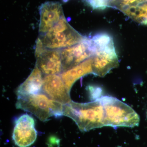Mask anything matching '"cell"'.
Returning <instances> with one entry per match:
<instances>
[{"label": "cell", "mask_w": 147, "mask_h": 147, "mask_svg": "<svg viewBox=\"0 0 147 147\" xmlns=\"http://www.w3.org/2000/svg\"><path fill=\"white\" fill-rule=\"evenodd\" d=\"M63 115L72 119L82 131L105 126V112L99 98L87 103L71 101L64 105Z\"/></svg>", "instance_id": "cell-1"}, {"label": "cell", "mask_w": 147, "mask_h": 147, "mask_svg": "<svg viewBox=\"0 0 147 147\" xmlns=\"http://www.w3.org/2000/svg\"><path fill=\"white\" fill-rule=\"evenodd\" d=\"M63 106L51 99L44 93L18 96L16 108L34 115L40 120L45 122L52 117L63 116Z\"/></svg>", "instance_id": "cell-2"}, {"label": "cell", "mask_w": 147, "mask_h": 147, "mask_svg": "<svg viewBox=\"0 0 147 147\" xmlns=\"http://www.w3.org/2000/svg\"><path fill=\"white\" fill-rule=\"evenodd\" d=\"M99 99L105 112V126L134 127L139 125V115L130 106L112 96H103Z\"/></svg>", "instance_id": "cell-3"}, {"label": "cell", "mask_w": 147, "mask_h": 147, "mask_svg": "<svg viewBox=\"0 0 147 147\" xmlns=\"http://www.w3.org/2000/svg\"><path fill=\"white\" fill-rule=\"evenodd\" d=\"M39 38L46 48L62 50L79 43L85 37L73 29L64 16L55 26Z\"/></svg>", "instance_id": "cell-4"}, {"label": "cell", "mask_w": 147, "mask_h": 147, "mask_svg": "<svg viewBox=\"0 0 147 147\" xmlns=\"http://www.w3.org/2000/svg\"><path fill=\"white\" fill-rule=\"evenodd\" d=\"M97 47L92 39L85 37L76 45L61 50L63 71L76 66L95 54Z\"/></svg>", "instance_id": "cell-5"}, {"label": "cell", "mask_w": 147, "mask_h": 147, "mask_svg": "<svg viewBox=\"0 0 147 147\" xmlns=\"http://www.w3.org/2000/svg\"><path fill=\"white\" fill-rule=\"evenodd\" d=\"M35 55L37 66L43 74H60L63 72L61 50L46 48L43 45L35 48Z\"/></svg>", "instance_id": "cell-6"}, {"label": "cell", "mask_w": 147, "mask_h": 147, "mask_svg": "<svg viewBox=\"0 0 147 147\" xmlns=\"http://www.w3.org/2000/svg\"><path fill=\"white\" fill-rule=\"evenodd\" d=\"M34 119L28 114H24L15 121L12 139L19 147H28L36 140L38 132L35 127Z\"/></svg>", "instance_id": "cell-7"}, {"label": "cell", "mask_w": 147, "mask_h": 147, "mask_svg": "<svg viewBox=\"0 0 147 147\" xmlns=\"http://www.w3.org/2000/svg\"><path fill=\"white\" fill-rule=\"evenodd\" d=\"M42 92L51 99L63 105L71 101L70 91L66 86L60 74L45 76Z\"/></svg>", "instance_id": "cell-8"}, {"label": "cell", "mask_w": 147, "mask_h": 147, "mask_svg": "<svg viewBox=\"0 0 147 147\" xmlns=\"http://www.w3.org/2000/svg\"><path fill=\"white\" fill-rule=\"evenodd\" d=\"M39 12L40 35L48 32L64 16L61 4L57 2H47L42 4Z\"/></svg>", "instance_id": "cell-9"}, {"label": "cell", "mask_w": 147, "mask_h": 147, "mask_svg": "<svg viewBox=\"0 0 147 147\" xmlns=\"http://www.w3.org/2000/svg\"><path fill=\"white\" fill-rule=\"evenodd\" d=\"M93 74L100 76H104L112 69L118 65L117 56L115 51L112 53H105L98 50L95 56L92 57Z\"/></svg>", "instance_id": "cell-10"}, {"label": "cell", "mask_w": 147, "mask_h": 147, "mask_svg": "<svg viewBox=\"0 0 147 147\" xmlns=\"http://www.w3.org/2000/svg\"><path fill=\"white\" fill-rule=\"evenodd\" d=\"M43 75L36 65L28 78L17 88L18 96L35 94L42 92L43 86Z\"/></svg>", "instance_id": "cell-11"}, {"label": "cell", "mask_w": 147, "mask_h": 147, "mask_svg": "<svg viewBox=\"0 0 147 147\" xmlns=\"http://www.w3.org/2000/svg\"><path fill=\"white\" fill-rule=\"evenodd\" d=\"M92 62L93 58H90L60 74L63 81L69 91L76 80L87 74L93 73Z\"/></svg>", "instance_id": "cell-12"}, {"label": "cell", "mask_w": 147, "mask_h": 147, "mask_svg": "<svg viewBox=\"0 0 147 147\" xmlns=\"http://www.w3.org/2000/svg\"><path fill=\"white\" fill-rule=\"evenodd\" d=\"M92 40L97 47H105L113 43L112 38L106 33L98 34L93 37Z\"/></svg>", "instance_id": "cell-13"}]
</instances>
